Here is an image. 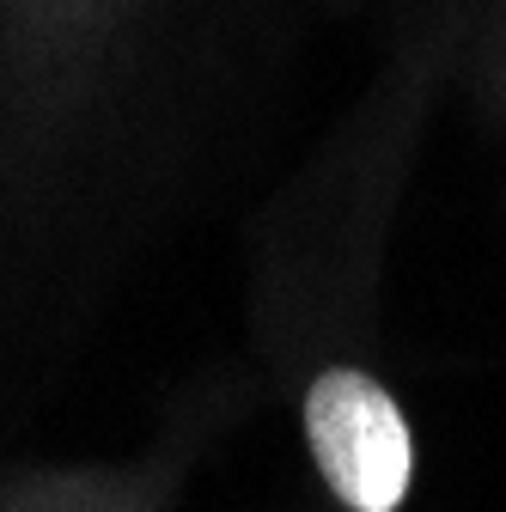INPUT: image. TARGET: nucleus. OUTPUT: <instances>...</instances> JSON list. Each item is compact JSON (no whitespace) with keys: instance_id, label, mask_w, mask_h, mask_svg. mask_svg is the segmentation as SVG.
I'll return each instance as SVG.
<instances>
[{"instance_id":"nucleus-1","label":"nucleus","mask_w":506,"mask_h":512,"mask_svg":"<svg viewBox=\"0 0 506 512\" xmlns=\"http://www.w3.org/2000/svg\"><path fill=\"white\" fill-rule=\"evenodd\" d=\"M305 439L324 482L354 512H397L409 494V427L397 397L354 366H330L305 391Z\"/></svg>"}]
</instances>
